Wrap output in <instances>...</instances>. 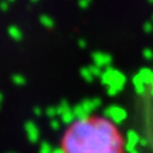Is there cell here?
<instances>
[{
  "label": "cell",
  "instance_id": "obj_1",
  "mask_svg": "<svg viewBox=\"0 0 153 153\" xmlns=\"http://www.w3.org/2000/svg\"><path fill=\"white\" fill-rule=\"evenodd\" d=\"M61 153H125V143L110 119L97 115L79 117L65 129Z\"/></svg>",
  "mask_w": 153,
  "mask_h": 153
},
{
  "label": "cell",
  "instance_id": "obj_2",
  "mask_svg": "<svg viewBox=\"0 0 153 153\" xmlns=\"http://www.w3.org/2000/svg\"><path fill=\"white\" fill-rule=\"evenodd\" d=\"M151 1H153V0H151Z\"/></svg>",
  "mask_w": 153,
  "mask_h": 153
}]
</instances>
